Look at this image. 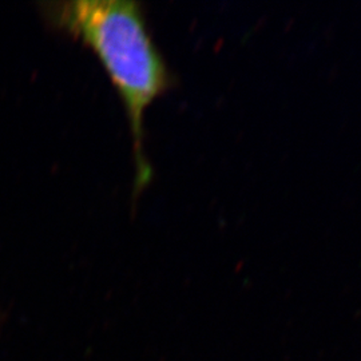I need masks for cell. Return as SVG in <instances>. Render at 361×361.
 <instances>
[{"label":"cell","instance_id":"cell-1","mask_svg":"<svg viewBox=\"0 0 361 361\" xmlns=\"http://www.w3.org/2000/svg\"><path fill=\"white\" fill-rule=\"evenodd\" d=\"M50 25L87 46L111 79L126 110L134 143L135 193L152 177L145 155V114L168 90V67L150 37L140 3L74 0L43 4Z\"/></svg>","mask_w":361,"mask_h":361}]
</instances>
